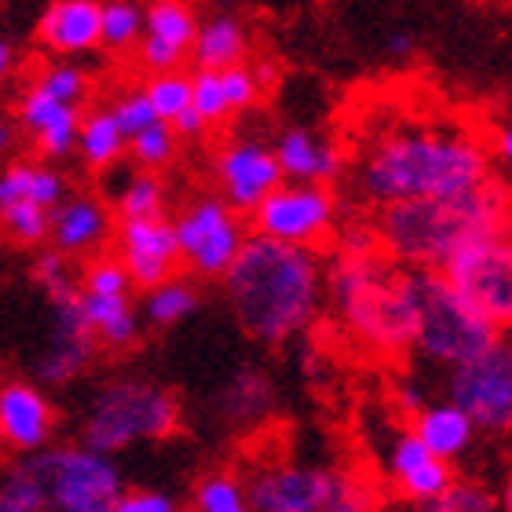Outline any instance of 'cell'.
<instances>
[{
    "instance_id": "cell-21",
    "label": "cell",
    "mask_w": 512,
    "mask_h": 512,
    "mask_svg": "<svg viewBox=\"0 0 512 512\" xmlns=\"http://www.w3.org/2000/svg\"><path fill=\"white\" fill-rule=\"evenodd\" d=\"M278 161L286 180L300 183H337L344 176V150L333 139L319 136L315 128L289 125L275 136Z\"/></svg>"
},
{
    "instance_id": "cell-52",
    "label": "cell",
    "mask_w": 512,
    "mask_h": 512,
    "mask_svg": "<svg viewBox=\"0 0 512 512\" xmlns=\"http://www.w3.org/2000/svg\"><path fill=\"white\" fill-rule=\"evenodd\" d=\"M502 509L512 512V472H509V480H505V487H502Z\"/></svg>"
},
{
    "instance_id": "cell-51",
    "label": "cell",
    "mask_w": 512,
    "mask_h": 512,
    "mask_svg": "<svg viewBox=\"0 0 512 512\" xmlns=\"http://www.w3.org/2000/svg\"><path fill=\"white\" fill-rule=\"evenodd\" d=\"M15 70V48H11L8 41H0V81Z\"/></svg>"
},
{
    "instance_id": "cell-17",
    "label": "cell",
    "mask_w": 512,
    "mask_h": 512,
    "mask_svg": "<svg viewBox=\"0 0 512 512\" xmlns=\"http://www.w3.org/2000/svg\"><path fill=\"white\" fill-rule=\"evenodd\" d=\"M198 26L202 19L191 0H147V26L136 48V66L143 74L183 70V63H191Z\"/></svg>"
},
{
    "instance_id": "cell-19",
    "label": "cell",
    "mask_w": 512,
    "mask_h": 512,
    "mask_svg": "<svg viewBox=\"0 0 512 512\" xmlns=\"http://www.w3.org/2000/svg\"><path fill=\"white\" fill-rule=\"evenodd\" d=\"M81 114L85 107H70L41 85L22 88L19 103H15V118L22 132L33 139L37 154L48 161H70L77 158V139H81Z\"/></svg>"
},
{
    "instance_id": "cell-7",
    "label": "cell",
    "mask_w": 512,
    "mask_h": 512,
    "mask_svg": "<svg viewBox=\"0 0 512 512\" xmlns=\"http://www.w3.org/2000/svg\"><path fill=\"white\" fill-rule=\"evenodd\" d=\"M246 483L253 512H363L377 505L363 476L319 461L260 465Z\"/></svg>"
},
{
    "instance_id": "cell-39",
    "label": "cell",
    "mask_w": 512,
    "mask_h": 512,
    "mask_svg": "<svg viewBox=\"0 0 512 512\" xmlns=\"http://www.w3.org/2000/svg\"><path fill=\"white\" fill-rule=\"evenodd\" d=\"M220 77H224V92H227V103H231V114H246V110H253L256 103H260V96H264L267 81H271V66H253L246 59V63H235V66H227V70H220Z\"/></svg>"
},
{
    "instance_id": "cell-36",
    "label": "cell",
    "mask_w": 512,
    "mask_h": 512,
    "mask_svg": "<svg viewBox=\"0 0 512 512\" xmlns=\"http://www.w3.org/2000/svg\"><path fill=\"white\" fill-rule=\"evenodd\" d=\"M143 88H147V96H150V103H154V110H158L161 121H176L183 110L194 103V81H191V74H183V70L147 74Z\"/></svg>"
},
{
    "instance_id": "cell-22",
    "label": "cell",
    "mask_w": 512,
    "mask_h": 512,
    "mask_svg": "<svg viewBox=\"0 0 512 512\" xmlns=\"http://www.w3.org/2000/svg\"><path fill=\"white\" fill-rule=\"evenodd\" d=\"M271 414H275V381L264 366H238L235 374L224 381V388L216 392V417L227 428L249 432Z\"/></svg>"
},
{
    "instance_id": "cell-3",
    "label": "cell",
    "mask_w": 512,
    "mask_h": 512,
    "mask_svg": "<svg viewBox=\"0 0 512 512\" xmlns=\"http://www.w3.org/2000/svg\"><path fill=\"white\" fill-rule=\"evenodd\" d=\"M381 249L403 267H447L461 246L476 238L509 231L512 191L502 180H491L480 191L458 198H414L384 205L374 213Z\"/></svg>"
},
{
    "instance_id": "cell-54",
    "label": "cell",
    "mask_w": 512,
    "mask_h": 512,
    "mask_svg": "<svg viewBox=\"0 0 512 512\" xmlns=\"http://www.w3.org/2000/svg\"><path fill=\"white\" fill-rule=\"evenodd\" d=\"M4 450H8V443H4V432H0V461H4Z\"/></svg>"
},
{
    "instance_id": "cell-43",
    "label": "cell",
    "mask_w": 512,
    "mask_h": 512,
    "mask_svg": "<svg viewBox=\"0 0 512 512\" xmlns=\"http://www.w3.org/2000/svg\"><path fill=\"white\" fill-rule=\"evenodd\" d=\"M110 110H114V118L121 121V128H125L128 136H136L139 128H147L150 121H158V110H154V103H150L147 88H125L121 96H114L107 103Z\"/></svg>"
},
{
    "instance_id": "cell-14",
    "label": "cell",
    "mask_w": 512,
    "mask_h": 512,
    "mask_svg": "<svg viewBox=\"0 0 512 512\" xmlns=\"http://www.w3.org/2000/svg\"><path fill=\"white\" fill-rule=\"evenodd\" d=\"M48 304H52V330L33 359V381L48 384V388H70L92 370L99 341L85 319L81 289L70 297L48 300Z\"/></svg>"
},
{
    "instance_id": "cell-41",
    "label": "cell",
    "mask_w": 512,
    "mask_h": 512,
    "mask_svg": "<svg viewBox=\"0 0 512 512\" xmlns=\"http://www.w3.org/2000/svg\"><path fill=\"white\" fill-rule=\"evenodd\" d=\"M428 509L432 512H494L498 509V498H494L487 487H480V483L458 480V476H454V483H450L447 491L439 494Z\"/></svg>"
},
{
    "instance_id": "cell-4",
    "label": "cell",
    "mask_w": 512,
    "mask_h": 512,
    "mask_svg": "<svg viewBox=\"0 0 512 512\" xmlns=\"http://www.w3.org/2000/svg\"><path fill=\"white\" fill-rule=\"evenodd\" d=\"M326 300L341 330L370 355H403L414 348L417 308L410 267L388 253H337L326 267Z\"/></svg>"
},
{
    "instance_id": "cell-26",
    "label": "cell",
    "mask_w": 512,
    "mask_h": 512,
    "mask_svg": "<svg viewBox=\"0 0 512 512\" xmlns=\"http://www.w3.org/2000/svg\"><path fill=\"white\" fill-rule=\"evenodd\" d=\"M249 59V30L235 11H216L198 26V41H194L191 63L202 70H227L235 63Z\"/></svg>"
},
{
    "instance_id": "cell-37",
    "label": "cell",
    "mask_w": 512,
    "mask_h": 512,
    "mask_svg": "<svg viewBox=\"0 0 512 512\" xmlns=\"http://www.w3.org/2000/svg\"><path fill=\"white\" fill-rule=\"evenodd\" d=\"M450 483H454V461L428 458L425 465H417L414 472H406L403 480L395 483V491L403 494L406 502H414V505H421V509H428L439 494L447 491Z\"/></svg>"
},
{
    "instance_id": "cell-16",
    "label": "cell",
    "mask_w": 512,
    "mask_h": 512,
    "mask_svg": "<svg viewBox=\"0 0 512 512\" xmlns=\"http://www.w3.org/2000/svg\"><path fill=\"white\" fill-rule=\"evenodd\" d=\"M114 231H118V213H114L110 198H99L92 191H70L52 209L48 246L85 264L114 246Z\"/></svg>"
},
{
    "instance_id": "cell-27",
    "label": "cell",
    "mask_w": 512,
    "mask_h": 512,
    "mask_svg": "<svg viewBox=\"0 0 512 512\" xmlns=\"http://www.w3.org/2000/svg\"><path fill=\"white\" fill-rule=\"evenodd\" d=\"M128 158V132L114 118L110 107H85L81 114V139H77V161L92 172L118 169Z\"/></svg>"
},
{
    "instance_id": "cell-5",
    "label": "cell",
    "mask_w": 512,
    "mask_h": 512,
    "mask_svg": "<svg viewBox=\"0 0 512 512\" xmlns=\"http://www.w3.org/2000/svg\"><path fill=\"white\" fill-rule=\"evenodd\" d=\"M180 417V399L172 388L143 374H118L88 395L77 439L107 454H121L136 443H161L176 436Z\"/></svg>"
},
{
    "instance_id": "cell-38",
    "label": "cell",
    "mask_w": 512,
    "mask_h": 512,
    "mask_svg": "<svg viewBox=\"0 0 512 512\" xmlns=\"http://www.w3.org/2000/svg\"><path fill=\"white\" fill-rule=\"evenodd\" d=\"M81 289L85 293H103V297H121V293H136V282L128 275V267L121 264V256L114 249H107V253L81 264Z\"/></svg>"
},
{
    "instance_id": "cell-34",
    "label": "cell",
    "mask_w": 512,
    "mask_h": 512,
    "mask_svg": "<svg viewBox=\"0 0 512 512\" xmlns=\"http://www.w3.org/2000/svg\"><path fill=\"white\" fill-rule=\"evenodd\" d=\"M0 512H48V494L26 458L0 472Z\"/></svg>"
},
{
    "instance_id": "cell-12",
    "label": "cell",
    "mask_w": 512,
    "mask_h": 512,
    "mask_svg": "<svg viewBox=\"0 0 512 512\" xmlns=\"http://www.w3.org/2000/svg\"><path fill=\"white\" fill-rule=\"evenodd\" d=\"M443 275L498 330L512 326V227L461 246L447 260Z\"/></svg>"
},
{
    "instance_id": "cell-2",
    "label": "cell",
    "mask_w": 512,
    "mask_h": 512,
    "mask_svg": "<svg viewBox=\"0 0 512 512\" xmlns=\"http://www.w3.org/2000/svg\"><path fill=\"white\" fill-rule=\"evenodd\" d=\"M238 330L256 344L278 348L319 322L326 300V264L315 246H293L249 235L238 260L220 278Z\"/></svg>"
},
{
    "instance_id": "cell-40",
    "label": "cell",
    "mask_w": 512,
    "mask_h": 512,
    "mask_svg": "<svg viewBox=\"0 0 512 512\" xmlns=\"http://www.w3.org/2000/svg\"><path fill=\"white\" fill-rule=\"evenodd\" d=\"M194 110L202 114L209 125H224L227 118H235L231 114V103H227V92H224V77L220 70H202V66H194Z\"/></svg>"
},
{
    "instance_id": "cell-25",
    "label": "cell",
    "mask_w": 512,
    "mask_h": 512,
    "mask_svg": "<svg viewBox=\"0 0 512 512\" xmlns=\"http://www.w3.org/2000/svg\"><path fill=\"white\" fill-rule=\"evenodd\" d=\"M81 304H85V319L96 333L99 348L107 352H132L143 337V322L132 304V293H121V297H103V293H85L81 289Z\"/></svg>"
},
{
    "instance_id": "cell-10",
    "label": "cell",
    "mask_w": 512,
    "mask_h": 512,
    "mask_svg": "<svg viewBox=\"0 0 512 512\" xmlns=\"http://www.w3.org/2000/svg\"><path fill=\"white\" fill-rule=\"evenodd\" d=\"M337 224H341V198L330 183L282 180L249 213V227L256 235L315 249L330 235H337Z\"/></svg>"
},
{
    "instance_id": "cell-28",
    "label": "cell",
    "mask_w": 512,
    "mask_h": 512,
    "mask_svg": "<svg viewBox=\"0 0 512 512\" xmlns=\"http://www.w3.org/2000/svg\"><path fill=\"white\" fill-rule=\"evenodd\" d=\"M202 304V293H198V278L180 271V275L165 278L158 286L143 289V322L154 326V330H169V326H180L183 319H191Z\"/></svg>"
},
{
    "instance_id": "cell-18",
    "label": "cell",
    "mask_w": 512,
    "mask_h": 512,
    "mask_svg": "<svg viewBox=\"0 0 512 512\" xmlns=\"http://www.w3.org/2000/svg\"><path fill=\"white\" fill-rule=\"evenodd\" d=\"M59 428V410L48 399L41 381H0V432L4 443L15 454H33L44 450L55 439Z\"/></svg>"
},
{
    "instance_id": "cell-35",
    "label": "cell",
    "mask_w": 512,
    "mask_h": 512,
    "mask_svg": "<svg viewBox=\"0 0 512 512\" xmlns=\"http://www.w3.org/2000/svg\"><path fill=\"white\" fill-rule=\"evenodd\" d=\"M33 85H41L44 92H52L55 99H63L70 107H88V99H92V77H88L85 66L70 63V59L44 63L33 74Z\"/></svg>"
},
{
    "instance_id": "cell-48",
    "label": "cell",
    "mask_w": 512,
    "mask_h": 512,
    "mask_svg": "<svg viewBox=\"0 0 512 512\" xmlns=\"http://www.w3.org/2000/svg\"><path fill=\"white\" fill-rule=\"evenodd\" d=\"M172 128H176V132H180V139H202L205 132H209V121L202 118V114H198V110H194V103L187 110H183L180 118L172 121Z\"/></svg>"
},
{
    "instance_id": "cell-50",
    "label": "cell",
    "mask_w": 512,
    "mask_h": 512,
    "mask_svg": "<svg viewBox=\"0 0 512 512\" xmlns=\"http://www.w3.org/2000/svg\"><path fill=\"white\" fill-rule=\"evenodd\" d=\"M388 52L395 55V59H414L417 44H414V33L406 30H395L392 37H388Z\"/></svg>"
},
{
    "instance_id": "cell-33",
    "label": "cell",
    "mask_w": 512,
    "mask_h": 512,
    "mask_svg": "<svg viewBox=\"0 0 512 512\" xmlns=\"http://www.w3.org/2000/svg\"><path fill=\"white\" fill-rule=\"evenodd\" d=\"M0 235L8 238L11 246H48L52 235V209L37 202H15L0 209Z\"/></svg>"
},
{
    "instance_id": "cell-46",
    "label": "cell",
    "mask_w": 512,
    "mask_h": 512,
    "mask_svg": "<svg viewBox=\"0 0 512 512\" xmlns=\"http://www.w3.org/2000/svg\"><path fill=\"white\" fill-rule=\"evenodd\" d=\"M22 125H19V118L15 114H4L0 110V161H8L15 150H19V143H22Z\"/></svg>"
},
{
    "instance_id": "cell-29",
    "label": "cell",
    "mask_w": 512,
    "mask_h": 512,
    "mask_svg": "<svg viewBox=\"0 0 512 512\" xmlns=\"http://www.w3.org/2000/svg\"><path fill=\"white\" fill-rule=\"evenodd\" d=\"M110 205L118 220H139V216H165L169 209V187L161 180V172L154 169H132L121 176L118 191L110 194Z\"/></svg>"
},
{
    "instance_id": "cell-23",
    "label": "cell",
    "mask_w": 512,
    "mask_h": 512,
    "mask_svg": "<svg viewBox=\"0 0 512 512\" xmlns=\"http://www.w3.org/2000/svg\"><path fill=\"white\" fill-rule=\"evenodd\" d=\"M70 194V180L59 169V161L48 158H8L0 161V209L15 202H37V205H55Z\"/></svg>"
},
{
    "instance_id": "cell-32",
    "label": "cell",
    "mask_w": 512,
    "mask_h": 512,
    "mask_svg": "<svg viewBox=\"0 0 512 512\" xmlns=\"http://www.w3.org/2000/svg\"><path fill=\"white\" fill-rule=\"evenodd\" d=\"M180 154V132L172 128V121H150L147 128H139L136 136H128V158L139 169H169Z\"/></svg>"
},
{
    "instance_id": "cell-15",
    "label": "cell",
    "mask_w": 512,
    "mask_h": 512,
    "mask_svg": "<svg viewBox=\"0 0 512 512\" xmlns=\"http://www.w3.org/2000/svg\"><path fill=\"white\" fill-rule=\"evenodd\" d=\"M110 249L121 256V264L128 267V275H132L139 293L183 271L180 238H176V224H172L169 216L118 220L114 246Z\"/></svg>"
},
{
    "instance_id": "cell-44",
    "label": "cell",
    "mask_w": 512,
    "mask_h": 512,
    "mask_svg": "<svg viewBox=\"0 0 512 512\" xmlns=\"http://www.w3.org/2000/svg\"><path fill=\"white\" fill-rule=\"evenodd\" d=\"M337 253H352V256L384 253L374 220H352L348 227H341L337 231Z\"/></svg>"
},
{
    "instance_id": "cell-13",
    "label": "cell",
    "mask_w": 512,
    "mask_h": 512,
    "mask_svg": "<svg viewBox=\"0 0 512 512\" xmlns=\"http://www.w3.org/2000/svg\"><path fill=\"white\" fill-rule=\"evenodd\" d=\"M286 180L282 161H278L275 139L238 132L227 136L213 154V183L238 213H253L278 183Z\"/></svg>"
},
{
    "instance_id": "cell-49",
    "label": "cell",
    "mask_w": 512,
    "mask_h": 512,
    "mask_svg": "<svg viewBox=\"0 0 512 512\" xmlns=\"http://www.w3.org/2000/svg\"><path fill=\"white\" fill-rule=\"evenodd\" d=\"M491 154H494V161H498V165H505V169L512 172V125H502V128H498V136H494Z\"/></svg>"
},
{
    "instance_id": "cell-20",
    "label": "cell",
    "mask_w": 512,
    "mask_h": 512,
    "mask_svg": "<svg viewBox=\"0 0 512 512\" xmlns=\"http://www.w3.org/2000/svg\"><path fill=\"white\" fill-rule=\"evenodd\" d=\"M37 44L52 59H77L103 44V0H48L37 19Z\"/></svg>"
},
{
    "instance_id": "cell-9",
    "label": "cell",
    "mask_w": 512,
    "mask_h": 512,
    "mask_svg": "<svg viewBox=\"0 0 512 512\" xmlns=\"http://www.w3.org/2000/svg\"><path fill=\"white\" fill-rule=\"evenodd\" d=\"M172 224L180 238L183 271L198 282H220L253 235L249 216L238 213L220 191H202L187 198L180 213L172 216Z\"/></svg>"
},
{
    "instance_id": "cell-1",
    "label": "cell",
    "mask_w": 512,
    "mask_h": 512,
    "mask_svg": "<svg viewBox=\"0 0 512 512\" xmlns=\"http://www.w3.org/2000/svg\"><path fill=\"white\" fill-rule=\"evenodd\" d=\"M491 158L469 128L388 121L355 150L352 198L370 213L414 198H458L494 180Z\"/></svg>"
},
{
    "instance_id": "cell-45",
    "label": "cell",
    "mask_w": 512,
    "mask_h": 512,
    "mask_svg": "<svg viewBox=\"0 0 512 512\" xmlns=\"http://www.w3.org/2000/svg\"><path fill=\"white\" fill-rule=\"evenodd\" d=\"M180 502L176 494L158 491V487H139V491H125L114 512H176Z\"/></svg>"
},
{
    "instance_id": "cell-24",
    "label": "cell",
    "mask_w": 512,
    "mask_h": 512,
    "mask_svg": "<svg viewBox=\"0 0 512 512\" xmlns=\"http://www.w3.org/2000/svg\"><path fill=\"white\" fill-rule=\"evenodd\" d=\"M410 428L425 439V447L443 461L465 458L480 436V425L472 421V414L465 406H458L454 399H439V403H425L410 417Z\"/></svg>"
},
{
    "instance_id": "cell-8",
    "label": "cell",
    "mask_w": 512,
    "mask_h": 512,
    "mask_svg": "<svg viewBox=\"0 0 512 512\" xmlns=\"http://www.w3.org/2000/svg\"><path fill=\"white\" fill-rule=\"evenodd\" d=\"M37 472L52 512H114L128 491L114 454L88 443H48L44 450L19 454Z\"/></svg>"
},
{
    "instance_id": "cell-42",
    "label": "cell",
    "mask_w": 512,
    "mask_h": 512,
    "mask_svg": "<svg viewBox=\"0 0 512 512\" xmlns=\"http://www.w3.org/2000/svg\"><path fill=\"white\" fill-rule=\"evenodd\" d=\"M428 458H436V454L425 447V439L417 436L414 428H403V432L392 439V447H388V480L399 483L406 472H414L417 465H425Z\"/></svg>"
},
{
    "instance_id": "cell-6",
    "label": "cell",
    "mask_w": 512,
    "mask_h": 512,
    "mask_svg": "<svg viewBox=\"0 0 512 512\" xmlns=\"http://www.w3.org/2000/svg\"><path fill=\"white\" fill-rule=\"evenodd\" d=\"M410 286H414L417 308V330L410 352L421 363L447 374L458 363L483 352L502 333L487 315H480L461 297L439 267H410Z\"/></svg>"
},
{
    "instance_id": "cell-47",
    "label": "cell",
    "mask_w": 512,
    "mask_h": 512,
    "mask_svg": "<svg viewBox=\"0 0 512 512\" xmlns=\"http://www.w3.org/2000/svg\"><path fill=\"white\" fill-rule=\"evenodd\" d=\"M425 403H428L425 392H421L414 381H399V384H395V410H399L403 417H414Z\"/></svg>"
},
{
    "instance_id": "cell-31",
    "label": "cell",
    "mask_w": 512,
    "mask_h": 512,
    "mask_svg": "<svg viewBox=\"0 0 512 512\" xmlns=\"http://www.w3.org/2000/svg\"><path fill=\"white\" fill-rule=\"evenodd\" d=\"M191 505L198 512H246L249 509V483L235 472H205L202 480L194 483Z\"/></svg>"
},
{
    "instance_id": "cell-30",
    "label": "cell",
    "mask_w": 512,
    "mask_h": 512,
    "mask_svg": "<svg viewBox=\"0 0 512 512\" xmlns=\"http://www.w3.org/2000/svg\"><path fill=\"white\" fill-rule=\"evenodd\" d=\"M147 26V0H103V52L136 55Z\"/></svg>"
},
{
    "instance_id": "cell-53",
    "label": "cell",
    "mask_w": 512,
    "mask_h": 512,
    "mask_svg": "<svg viewBox=\"0 0 512 512\" xmlns=\"http://www.w3.org/2000/svg\"><path fill=\"white\" fill-rule=\"evenodd\" d=\"M216 8H224V11H235V8H242V4H246V0H213Z\"/></svg>"
},
{
    "instance_id": "cell-11",
    "label": "cell",
    "mask_w": 512,
    "mask_h": 512,
    "mask_svg": "<svg viewBox=\"0 0 512 512\" xmlns=\"http://www.w3.org/2000/svg\"><path fill=\"white\" fill-rule=\"evenodd\" d=\"M447 395L465 406L487 436H512V337H494L483 352L447 370Z\"/></svg>"
}]
</instances>
